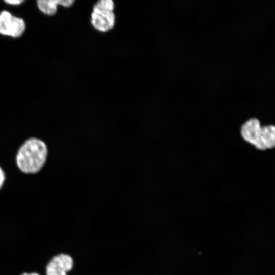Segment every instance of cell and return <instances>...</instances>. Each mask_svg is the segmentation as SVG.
<instances>
[{
	"mask_svg": "<svg viewBox=\"0 0 275 275\" xmlns=\"http://www.w3.org/2000/svg\"><path fill=\"white\" fill-rule=\"evenodd\" d=\"M45 143L36 138L25 141L18 150L16 163L19 169L26 174L39 172L44 165L47 156Z\"/></svg>",
	"mask_w": 275,
	"mask_h": 275,
	"instance_id": "cell-1",
	"label": "cell"
},
{
	"mask_svg": "<svg viewBox=\"0 0 275 275\" xmlns=\"http://www.w3.org/2000/svg\"><path fill=\"white\" fill-rule=\"evenodd\" d=\"M114 3L111 0H101L94 6L91 14V23L96 30L105 32L112 29L115 16Z\"/></svg>",
	"mask_w": 275,
	"mask_h": 275,
	"instance_id": "cell-2",
	"label": "cell"
},
{
	"mask_svg": "<svg viewBox=\"0 0 275 275\" xmlns=\"http://www.w3.org/2000/svg\"><path fill=\"white\" fill-rule=\"evenodd\" d=\"M73 266V260L69 255L60 254L54 256L46 267V275H67Z\"/></svg>",
	"mask_w": 275,
	"mask_h": 275,
	"instance_id": "cell-3",
	"label": "cell"
},
{
	"mask_svg": "<svg viewBox=\"0 0 275 275\" xmlns=\"http://www.w3.org/2000/svg\"><path fill=\"white\" fill-rule=\"evenodd\" d=\"M253 146L261 150L275 147V126H260L257 130Z\"/></svg>",
	"mask_w": 275,
	"mask_h": 275,
	"instance_id": "cell-4",
	"label": "cell"
},
{
	"mask_svg": "<svg viewBox=\"0 0 275 275\" xmlns=\"http://www.w3.org/2000/svg\"><path fill=\"white\" fill-rule=\"evenodd\" d=\"M13 16L7 11L0 13V34L9 36Z\"/></svg>",
	"mask_w": 275,
	"mask_h": 275,
	"instance_id": "cell-5",
	"label": "cell"
},
{
	"mask_svg": "<svg viewBox=\"0 0 275 275\" xmlns=\"http://www.w3.org/2000/svg\"><path fill=\"white\" fill-rule=\"evenodd\" d=\"M37 5L40 11L47 15L52 16L57 11V0H39Z\"/></svg>",
	"mask_w": 275,
	"mask_h": 275,
	"instance_id": "cell-6",
	"label": "cell"
},
{
	"mask_svg": "<svg viewBox=\"0 0 275 275\" xmlns=\"http://www.w3.org/2000/svg\"><path fill=\"white\" fill-rule=\"evenodd\" d=\"M25 30V23L21 18L13 16L10 36L13 38L20 37Z\"/></svg>",
	"mask_w": 275,
	"mask_h": 275,
	"instance_id": "cell-7",
	"label": "cell"
},
{
	"mask_svg": "<svg viewBox=\"0 0 275 275\" xmlns=\"http://www.w3.org/2000/svg\"><path fill=\"white\" fill-rule=\"evenodd\" d=\"M74 1L73 0H66V1H60L57 0V3L58 5H61L64 7H70L74 3Z\"/></svg>",
	"mask_w": 275,
	"mask_h": 275,
	"instance_id": "cell-8",
	"label": "cell"
},
{
	"mask_svg": "<svg viewBox=\"0 0 275 275\" xmlns=\"http://www.w3.org/2000/svg\"><path fill=\"white\" fill-rule=\"evenodd\" d=\"M24 1L22 0L5 1V2L9 5H18L21 4Z\"/></svg>",
	"mask_w": 275,
	"mask_h": 275,
	"instance_id": "cell-9",
	"label": "cell"
},
{
	"mask_svg": "<svg viewBox=\"0 0 275 275\" xmlns=\"http://www.w3.org/2000/svg\"><path fill=\"white\" fill-rule=\"evenodd\" d=\"M5 180V174L4 173L2 169V168L0 167V188L2 186L4 181Z\"/></svg>",
	"mask_w": 275,
	"mask_h": 275,
	"instance_id": "cell-10",
	"label": "cell"
},
{
	"mask_svg": "<svg viewBox=\"0 0 275 275\" xmlns=\"http://www.w3.org/2000/svg\"><path fill=\"white\" fill-rule=\"evenodd\" d=\"M21 275H39V274L37 273H22V274Z\"/></svg>",
	"mask_w": 275,
	"mask_h": 275,
	"instance_id": "cell-11",
	"label": "cell"
}]
</instances>
